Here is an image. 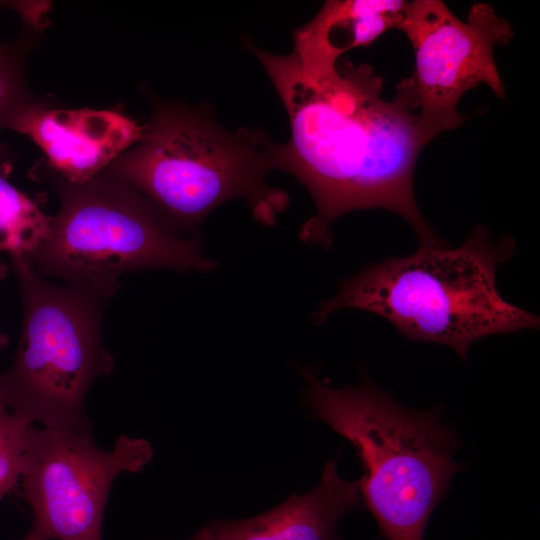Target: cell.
Listing matches in <instances>:
<instances>
[{
  "label": "cell",
  "instance_id": "cell-1",
  "mask_svg": "<svg viewBox=\"0 0 540 540\" xmlns=\"http://www.w3.org/2000/svg\"><path fill=\"white\" fill-rule=\"evenodd\" d=\"M270 77L286 109L290 140L279 144L277 169L310 193L314 215L299 238L328 248L332 223L355 210L386 209L401 216L421 245H443L418 208L413 176L422 149L444 129L419 112L412 77L391 100L384 78L366 63L339 60L325 74L302 72L291 53L270 54L245 42Z\"/></svg>",
  "mask_w": 540,
  "mask_h": 540
},
{
  "label": "cell",
  "instance_id": "cell-2",
  "mask_svg": "<svg viewBox=\"0 0 540 540\" xmlns=\"http://www.w3.org/2000/svg\"><path fill=\"white\" fill-rule=\"evenodd\" d=\"M140 140L102 173L143 197L175 234L198 236L206 217L234 198L272 225L289 198L266 184L279 144L262 130L224 129L206 105L151 99Z\"/></svg>",
  "mask_w": 540,
  "mask_h": 540
},
{
  "label": "cell",
  "instance_id": "cell-3",
  "mask_svg": "<svg viewBox=\"0 0 540 540\" xmlns=\"http://www.w3.org/2000/svg\"><path fill=\"white\" fill-rule=\"evenodd\" d=\"M515 249L510 237L492 242L480 224L459 247L420 245L411 255L371 263L343 280L313 321L321 324L340 309L368 311L409 341L448 346L465 361L483 337L539 327L537 315L505 300L497 288V267Z\"/></svg>",
  "mask_w": 540,
  "mask_h": 540
},
{
  "label": "cell",
  "instance_id": "cell-4",
  "mask_svg": "<svg viewBox=\"0 0 540 540\" xmlns=\"http://www.w3.org/2000/svg\"><path fill=\"white\" fill-rule=\"evenodd\" d=\"M312 415L349 440L362 464V503L387 540H423L428 519L465 467L457 433L436 410L407 409L367 376L334 388L301 368Z\"/></svg>",
  "mask_w": 540,
  "mask_h": 540
},
{
  "label": "cell",
  "instance_id": "cell-5",
  "mask_svg": "<svg viewBox=\"0 0 540 540\" xmlns=\"http://www.w3.org/2000/svg\"><path fill=\"white\" fill-rule=\"evenodd\" d=\"M9 258L23 327L12 365L0 374V401L31 424L89 429L87 392L115 368L103 343L102 317L118 287L52 283L26 255Z\"/></svg>",
  "mask_w": 540,
  "mask_h": 540
},
{
  "label": "cell",
  "instance_id": "cell-6",
  "mask_svg": "<svg viewBox=\"0 0 540 540\" xmlns=\"http://www.w3.org/2000/svg\"><path fill=\"white\" fill-rule=\"evenodd\" d=\"M30 176L59 198L46 239L27 258L45 277L66 283L119 287L118 278L145 269L209 272L199 236L169 230L138 193L100 174L83 184L66 182L39 163Z\"/></svg>",
  "mask_w": 540,
  "mask_h": 540
},
{
  "label": "cell",
  "instance_id": "cell-7",
  "mask_svg": "<svg viewBox=\"0 0 540 540\" xmlns=\"http://www.w3.org/2000/svg\"><path fill=\"white\" fill-rule=\"evenodd\" d=\"M153 454L143 438L121 435L111 450H103L89 429L31 425L19 482L33 513L27 535L37 540H102L112 483L123 472H140Z\"/></svg>",
  "mask_w": 540,
  "mask_h": 540
},
{
  "label": "cell",
  "instance_id": "cell-8",
  "mask_svg": "<svg viewBox=\"0 0 540 540\" xmlns=\"http://www.w3.org/2000/svg\"><path fill=\"white\" fill-rule=\"evenodd\" d=\"M396 29L413 48L419 112L444 131L465 120L457 104L467 91L484 83L504 96L493 49L508 44L514 33L490 5L474 4L462 21L441 0L407 1Z\"/></svg>",
  "mask_w": 540,
  "mask_h": 540
},
{
  "label": "cell",
  "instance_id": "cell-9",
  "mask_svg": "<svg viewBox=\"0 0 540 540\" xmlns=\"http://www.w3.org/2000/svg\"><path fill=\"white\" fill-rule=\"evenodd\" d=\"M5 129L29 137L42 151L39 163L58 178L83 184L99 176L137 143L144 124L118 111L54 106L34 96Z\"/></svg>",
  "mask_w": 540,
  "mask_h": 540
},
{
  "label": "cell",
  "instance_id": "cell-10",
  "mask_svg": "<svg viewBox=\"0 0 540 540\" xmlns=\"http://www.w3.org/2000/svg\"><path fill=\"white\" fill-rule=\"evenodd\" d=\"M336 462L325 464L311 490L293 494L266 512L212 522L208 527L214 540H339L340 519L363 503L359 480L342 479Z\"/></svg>",
  "mask_w": 540,
  "mask_h": 540
},
{
  "label": "cell",
  "instance_id": "cell-11",
  "mask_svg": "<svg viewBox=\"0 0 540 540\" xmlns=\"http://www.w3.org/2000/svg\"><path fill=\"white\" fill-rule=\"evenodd\" d=\"M407 1L329 0L308 23L294 31L291 53L301 71H332L343 53L368 46L396 29Z\"/></svg>",
  "mask_w": 540,
  "mask_h": 540
},
{
  "label": "cell",
  "instance_id": "cell-12",
  "mask_svg": "<svg viewBox=\"0 0 540 540\" xmlns=\"http://www.w3.org/2000/svg\"><path fill=\"white\" fill-rule=\"evenodd\" d=\"M11 162L0 160V251L29 255L48 236L51 217L9 183Z\"/></svg>",
  "mask_w": 540,
  "mask_h": 540
},
{
  "label": "cell",
  "instance_id": "cell-13",
  "mask_svg": "<svg viewBox=\"0 0 540 540\" xmlns=\"http://www.w3.org/2000/svg\"><path fill=\"white\" fill-rule=\"evenodd\" d=\"M24 34L13 41H0V130L12 115L34 95L25 76L26 57L32 40Z\"/></svg>",
  "mask_w": 540,
  "mask_h": 540
},
{
  "label": "cell",
  "instance_id": "cell-14",
  "mask_svg": "<svg viewBox=\"0 0 540 540\" xmlns=\"http://www.w3.org/2000/svg\"><path fill=\"white\" fill-rule=\"evenodd\" d=\"M31 425L15 416L0 401V500L20 482L27 433Z\"/></svg>",
  "mask_w": 540,
  "mask_h": 540
},
{
  "label": "cell",
  "instance_id": "cell-15",
  "mask_svg": "<svg viewBox=\"0 0 540 540\" xmlns=\"http://www.w3.org/2000/svg\"><path fill=\"white\" fill-rule=\"evenodd\" d=\"M187 540H214V538L207 525L201 528L199 531H197L192 537L188 538Z\"/></svg>",
  "mask_w": 540,
  "mask_h": 540
},
{
  "label": "cell",
  "instance_id": "cell-16",
  "mask_svg": "<svg viewBox=\"0 0 540 540\" xmlns=\"http://www.w3.org/2000/svg\"><path fill=\"white\" fill-rule=\"evenodd\" d=\"M7 267L5 263L0 261V280L6 275ZM8 344V339L5 334L0 332V348H4Z\"/></svg>",
  "mask_w": 540,
  "mask_h": 540
},
{
  "label": "cell",
  "instance_id": "cell-17",
  "mask_svg": "<svg viewBox=\"0 0 540 540\" xmlns=\"http://www.w3.org/2000/svg\"><path fill=\"white\" fill-rule=\"evenodd\" d=\"M15 1H0V7H7L14 9Z\"/></svg>",
  "mask_w": 540,
  "mask_h": 540
},
{
  "label": "cell",
  "instance_id": "cell-18",
  "mask_svg": "<svg viewBox=\"0 0 540 540\" xmlns=\"http://www.w3.org/2000/svg\"><path fill=\"white\" fill-rule=\"evenodd\" d=\"M21 540H37V539H35V538H33V537H30V536L26 535V536H25L23 539H21Z\"/></svg>",
  "mask_w": 540,
  "mask_h": 540
}]
</instances>
